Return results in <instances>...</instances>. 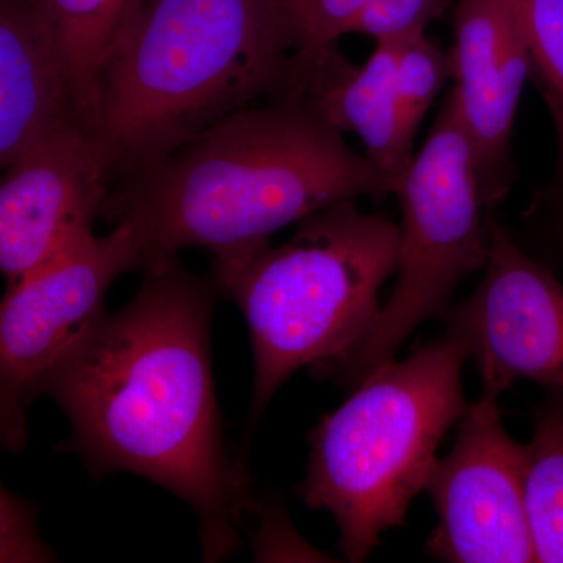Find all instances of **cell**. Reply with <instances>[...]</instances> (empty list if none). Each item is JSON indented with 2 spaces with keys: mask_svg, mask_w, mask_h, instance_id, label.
Masks as SVG:
<instances>
[{
  "mask_svg": "<svg viewBox=\"0 0 563 563\" xmlns=\"http://www.w3.org/2000/svg\"><path fill=\"white\" fill-rule=\"evenodd\" d=\"M450 79H453L451 52L433 43L426 32L407 36L396 73L399 132L407 154L413 155L420 122Z\"/></svg>",
  "mask_w": 563,
  "mask_h": 563,
  "instance_id": "e0dca14e",
  "label": "cell"
},
{
  "mask_svg": "<svg viewBox=\"0 0 563 563\" xmlns=\"http://www.w3.org/2000/svg\"><path fill=\"white\" fill-rule=\"evenodd\" d=\"M406 38L376 41L372 57L361 66L344 58L336 46L299 54L287 92L312 107L336 131L358 136L366 157L395 188L413 157L402 147L396 92Z\"/></svg>",
  "mask_w": 563,
  "mask_h": 563,
  "instance_id": "4fadbf2b",
  "label": "cell"
},
{
  "mask_svg": "<svg viewBox=\"0 0 563 563\" xmlns=\"http://www.w3.org/2000/svg\"><path fill=\"white\" fill-rule=\"evenodd\" d=\"M479 287L442 320L465 346L483 390L501 395L517 380L563 393V284L515 242L495 218Z\"/></svg>",
  "mask_w": 563,
  "mask_h": 563,
  "instance_id": "9c48e42d",
  "label": "cell"
},
{
  "mask_svg": "<svg viewBox=\"0 0 563 563\" xmlns=\"http://www.w3.org/2000/svg\"><path fill=\"white\" fill-rule=\"evenodd\" d=\"M150 252L135 225L91 233L7 285L0 306V435L7 451L27 440V409L107 318L106 299L124 273L144 269Z\"/></svg>",
  "mask_w": 563,
  "mask_h": 563,
  "instance_id": "52a82bcc",
  "label": "cell"
},
{
  "mask_svg": "<svg viewBox=\"0 0 563 563\" xmlns=\"http://www.w3.org/2000/svg\"><path fill=\"white\" fill-rule=\"evenodd\" d=\"M393 195L401 207L398 279L372 331L333 374L351 387L395 358L418 325L442 318L459 284L487 265L492 209L453 91Z\"/></svg>",
  "mask_w": 563,
  "mask_h": 563,
  "instance_id": "8992f818",
  "label": "cell"
},
{
  "mask_svg": "<svg viewBox=\"0 0 563 563\" xmlns=\"http://www.w3.org/2000/svg\"><path fill=\"white\" fill-rule=\"evenodd\" d=\"M68 62L81 118L91 129L102 70L135 0H32Z\"/></svg>",
  "mask_w": 563,
  "mask_h": 563,
  "instance_id": "5bb4252c",
  "label": "cell"
},
{
  "mask_svg": "<svg viewBox=\"0 0 563 563\" xmlns=\"http://www.w3.org/2000/svg\"><path fill=\"white\" fill-rule=\"evenodd\" d=\"M561 206V210H559L558 221H555V229H558L559 242H561V246L563 247V201Z\"/></svg>",
  "mask_w": 563,
  "mask_h": 563,
  "instance_id": "44dd1931",
  "label": "cell"
},
{
  "mask_svg": "<svg viewBox=\"0 0 563 563\" xmlns=\"http://www.w3.org/2000/svg\"><path fill=\"white\" fill-rule=\"evenodd\" d=\"M139 2H141V0H135V5H136V3H139ZM132 9H133V7H132Z\"/></svg>",
  "mask_w": 563,
  "mask_h": 563,
  "instance_id": "603a6c76",
  "label": "cell"
},
{
  "mask_svg": "<svg viewBox=\"0 0 563 563\" xmlns=\"http://www.w3.org/2000/svg\"><path fill=\"white\" fill-rule=\"evenodd\" d=\"M466 361L465 346L448 332L366 374L310 433L298 496L332 515L347 561L369 558L384 532L406 525L410 504L428 488L443 437L470 407Z\"/></svg>",
  "mask_w": 563,
  "mask_h": 563,
  "instance_id": "5b68a950",
  "label": "cell"
},
{
  "mask_svg": "<svg viewBox=\"0 0 563 563\" xmlns=\"http://www.w3.org/2000/svg\"><path fill=\"white\" fill-rule=\"evenodd\" d=\"M373 0H303L299 18L303 38L312 47H328L350 35L352 24Z\"/></svg>",
  "mask_w": 563,
  "mask_h": 563,
  "instance_id": "d6986e66",
  "label": "cell"
},
{
  "mask_svg": "<svg viewBox=\"0 0 563 563\" xmlns=\"http://www.w3.org/2000/svg\"><path fill=\"white\" fill-rule=\"evenodd\" d=\"M303 0H291L292 9H295L296 18H298V11L301 9ZM299 24V22H298Z\"/></svg>",
  "mask_w": 563,
  "mask_h": 563,
  "instance_id": "7402d4cb",
  "label": "cell"
},
{
  "mask_svg": "<svg viewBox=\"0 0 563 563\" xmlns=\"http://www.w3.org/2000/svg\"><path fill=\"white\" fill-rule=\"evenodd\" d=\"M399 224L343 201L298 222L280 246L213 272L242 310L254 352L251 422L299 369L333 377L383 312L379 292L398 272Z\"/></svg>",
  "mask_w": 563,
  "mask_h": 563,
  "instance_id": "277c9868",
  "label": "cell"
},
{
  "mask_svg": "<svg viewBox=\"0 0 563 563\" xmlns=\"http://www.w3.org/2000/svg\"><path fill=\"white\" fill-rule=\"evenodd\" d=\"M498 398L481 393L463 415L453 450L433 466L426 492L439 523L426 550L437 561L537 562L526 507V444L504 428Z\"/></svg>",
  "mask_w": 563,
  "mask_h": 563,
  "instance_id": "ba28073f",
  "label": "cell"
},
{
  "mask_svg": "<svg viewBox=\"0 0 563 563\" xmlns=\"http://www.w3.org/2000/svg\"><path fill=\"white\" fill-rule=\"evenodd\" d=\"M453 95L476 150L488 207L509 195L512 136L531 60L503 0H459L454 11Z\"/></svg>",
  "mask_w": 563,
  "mask_h": 563,
  "instance_id": "8fae6325",
  "label": "cell"
},
{
  "mask_svg": "<svg viewBox=\"0 0 563 563\" xmlns=\"http://www.w3.org/2000/svg\"><path fill=\"white\" fill-rule=\"evenodd\" d=\"M36 539L31 509L2 488V562L51 561Z\"/></svg>",
  "mask_w": 563,
  "mask_h": 563,
  "instance_id": "ffe728a7",
  "label": "cell"
},
{
  "mask_svg": "<svg viewBox=\"0 0 563 563\" xmlns=\"http://www.w3.org/2000/svg\"><path fill=\"white\" fill-rule=\"evenodd\" d=\"M74 124L87 125L51 22L32 0H0V165Z\"/></svg>",
  "mask_w": 563,
  "mask_h": 563,
  "instance_id": "7c38bea8",
  "label": "cell"
},
{
  "mask_svg": "<svg viewBox=\"0 0 563 563\" xmlns=\"http://www.w3.org/2000/svg\"><path fill=\"white\" fill-rule=\"evenodd\" d=\"M526 507L537 562L563 563V393L547 391L526 443Z\"/></svg>",
  "mask_w": 563,
  "mask_h": 563,
  "instance_id": "9a60e30c",
  "label": "cell"
},
{
  "mask_svg": "<svg viewBox=\"0 0 563 563\" xmlns=\"http://www.w3.org/2000/svg\"><path fill=\"white\" fill-rule=\"evenodd\" d=\"M113 166L90 128L74 124L33 144L0 184V269L7 285L90 236L109 201Z\"/></svg>",
  "mask_w": 563,
  "mask_h": 563,
  "instance_id": "30bf717a",
  "label": "cell"
},
{
  "mask_svg": "<svg viewBox=\"0 0 563 563\" xmlns=\"http://www.w3.org/2000/svg\"><path fill=\"white\" fill-rule=\"evenodd\" d=\"M139 292L52 377L46 395L66 413L92 473L128 472L184 499L199 520L202 558L242 544L254 510L242 463L225 453L211 377L217 287L177 254L152 258Z\"/></svg>",
  "mask_w": 563,
  "mask_h": 563,
  "instance_id": "6da1fadb",
  "label": "cell"
},
{
  "mask_svg": "<svg viewBox=\"0 0 563 563\" xmlns=\"http://www.w3.org/2000/svg\"><path fill=\"white\" fill-rule=\"evenodd\" d=\"M512 13L531 60V79L542 92L558 135L554 196L563 201V0H503Z\"/></svg>",
  "mask_w": 563,
  "mask_h": 563,
  "instance_id": "2e32d148",
  "label": "cell"
},
{
  "mask_svg": "<svg viewBox=\"0 0 563 563\" xmlns=\"http://www.w3.org/2000/svg\"><path fill=\"white\" fill-rule=\"evenodd\" d=\"M301 49L291 0H141L102 70L91 131L113 173L132 176L284 96Z\"/></svg>",
  "mask_w": 563,
  "mask_h": 563,
  "instance_id": "3957f363",
  "label": "cell"
},
{
  "mask_svg": "<svg viewBox=\"0 0 563 563\" xmlns=\"http://www.w3.org/2000/svg\"><path fill=\"white\" fill-rule=\"evenodd\" d=\"M395 184L344 133L291 96L247 107L129 176L103 217L135 225L150 252L202 247L213 272L246 261L274 233Z\"/></svg>",
  "mask_w": 563,
  "mask_h": 563,
  "instance_id": "7a4b0ae2",
  "label": "cell"
},
{
  "mask_svg": "<svg viewBox=\"0 0 563 563\" xmlns=\"http://www.w3.org/2000/svg\"><path fill=\"white\" fill-rule=\"evenodd\" d=\"M448 3L450 0H373L350 33L383 41L426 32L433 20L442 16Z\"/></svg>",
  "mask_w": 563,
  "mask_h": 563,
  "instance_id": "ac0fdd59",
  "label": "cell"
}]
</instances>
